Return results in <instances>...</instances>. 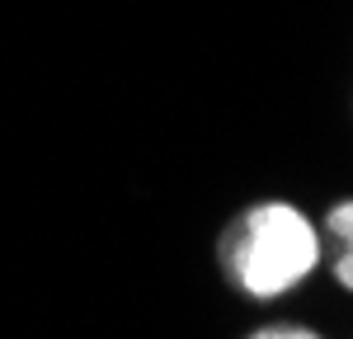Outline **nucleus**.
Listing matches in <instances>:
<instances>
[{"mask_svg": "<svg viewBox=\"0 0 353 339\" xmlns=\"http://www.w3.org/2000/svg\"><path fill=\"white\" fill-rule=\"evenodd\" d=\"M321 222L292 198H254L217 236V269L245 302H283L321 269Z\"/></svg>", "mask_w": 353, "mask_h": 339, "instance_id": "1", "label": "nucleus"}, {"mask_svg": "<svg viewBox=\"0 0 353 339\" xmlns=\"http://www.w3.org/2000/svg\"><path fill=\"white\" fill-rule=\"evenodd\" d=\"M321 245H325L321 264L330 269V278L353 297V194L325 207V217H321Z\"/></svg>", "mask_w": 353, "mask_h": 339, "instance_id": "2", "label": "nucleus"}, {"mask_svg": "<svg viewBox=\"0 0 353 339\" xmlns=\"http://www.w3.org/2000/svg\"><path fill=\"white\" fill-rule=\"evenodd\" d=\"M250 335L254 339H316L321 330L306 325V320H264V325H254Z\"/></svg>", "mask_w": 353, "mask_h": 339, "instance_id": "3", "label": "nucleus"}]
</instances>
